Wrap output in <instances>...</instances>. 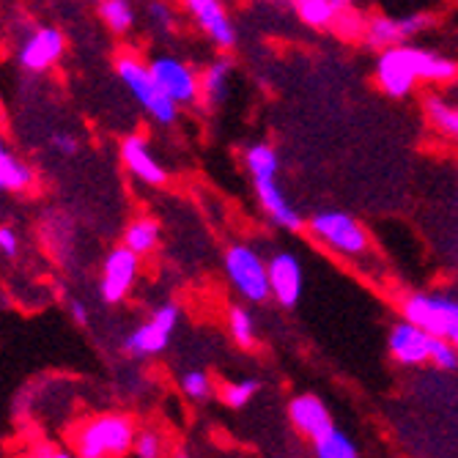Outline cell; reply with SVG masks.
<instances>
[{"label": "cell", "instance_id": "obj_26", "mask_svg": "<svg viewBox=\"0 0 458 458\" xmlns=\"http://www.w3.org/2000/svg\"><path fill=\"white\" fill-rule=\"evenodd\" d=\"M256 390H259V382H256V379H244V382L228 385V387L223 390V398H225V403H228V406L242 409L250 398L256 395Z\"/></svg>", "mask_w": 458, "mask_h": 458}, {"label": "cell", "instance_id": "obj_7", "mask_svg": "<svg viewBox=\"0 0 458 458\" xmlns=\"http://www.w3.org/2000/svg\"><path fill=\"white\" fill-rule=\"evenodd\" d=\"M154 80L159 82V89L168 94L176 105H190L198 99L200 94V80L195 77V72L179 61V58H171V55H159L148 64Z\"/></svg>", "mask_w": 458, "mask_h": 458}, {"label": "cell", "instance_id": "obj_25", "mask_svg": "<svg viewBox=\"0 0 458 458\" xmlns=\"http://www.w3.org/2000/svg\"><path fill=\"white\" fill-rule=\"evenodd\" d=\"M228 324H231V335L239 346L250 349L253 346V318H250V313L244 308H231L228 313Z\"/></svg>", "mask_w": 458, "mask_h": 458}, {"label": "cell", "instance_id": "obj_13", "mask_svg": "<svg viewBox=\"0 0 458 458\" xmlns=\"http://www.w3.org/2000/svg\"><path fill=\"white\" fill-rule=\"evenodd\" d=\"M269 285L280 305L294 308L302 294V269L291 253H277L269 261Z\"/></svg>", "mask_w": 458, "mask_h": 458}, {"label": "cell", "instance_id": "obj_23", "mask_svg": "<svg viewBox=\"0 0 458 458\" xmlns=\"http://www.w3.org/2000/svg\"><path fill=\"white\" fill-rule=\"evenodd\" d=\"M426 113H428V118L434 121V127H437V130H442L445 135L458 138V110H453L450 105H445V102L437 99V97H428V99H426Z\"/></svg>", "mask_w": 458, "mask_h": 458}, {"label": "cell", "instance_id": "obj_4", "mask_svg": "<svg viewBox=\"0 0 458 458\" xmlns=\"http://www.w3.org/2000/svg\"><path fill=\"white\" fill-rule=\"evenodd\" d=\"M403 316L409 324L426 329L431 338H442L458 349V302L447 297L411 294L403 302Z\"/></svg>", "mask_w": 458, "mask_h": 458}, {"label": "cell", "instance_id": "obj_32", "mask_svg": "<svg viewBox=\"0 0 458 458\" xmlns=\"http://www.w3.org/2000/svg\"><path fill=\"white\" fill-rule=\"evenodd\" d=\"M0 250H4V256H14L17 253V233L12 228H0Z\"/></svg>", "mask_w": 458, "mask_h": 458}, {"label": "cell", "instance_id": "obj_22", "mask_svg": "<svg viewBox=\"0 0 458 458\" xmlns=\"http://www.w3.org/2000/svg\"><path fill=\"white\" fill-rule=\"evenodd\" d=\"M313 445H316V455L318 458H357L360 455L354 442L344 431H338V428H332L327 437L316 439Z\"/></svg>", "mask_w": 458, "mask_h": 458}, {"label": "cell", "instance_id": "obj_34", "mask_svg": "<svg viewBox=\"0 0 458 458\" xmlns=\"http://www.w3.org/2000/svg\"><path fill=\"white\" fill-rule=\"evenodd\" d=\"M30 458H72V455H66L64 450H53V447H41L38 453H33Z\"/></svg>", "mask_w": 458, "mask_h": 458}, {"label": "cell", "instance_id": "obj_19", "mask_svg": "<svg viewBox=\"0 0 458 458\" xmlns=\"http://www.w3.org/2000/svg\"><path fill=\"white\" fill-rule=\"evenodd\" d=\"M33 184V171L17 157H12L6 148L0 151V187L6 192H22Z\"/></svg>", "mask_w": 458, "mask_h": 458}, {"label": "cell", "instance_id": "obj_27", "mask_svg": "<svg viewBox=\"0 0 458 458\" xmlns=\"http://www.w3.org/2000/svg\"><path fill=\"white\" fill-rule=\"evenodd\" d=\"M431 360L442 370H455L458 368V349L453 344L442 341V338H434L431 341Z\"/></svg>", "mask_w": 458, "mask_h": 458}, {"label": "cell", "instance_id": "obj_30", "mask_svg": "<svg viewBox=\"0 0 458 458\" xmlns=\"http://www.w3.org/2000/svg\"><path fill=\"white\" fill-rule=\"evenodd\" d=\"M135 450L140 458H159V437L154 431H143L138 434V442H135Z\"/></svg>", "mask_w": 458, "mask_h": 458}, {"label": "cell", "instance_id": "obj_8", "mask_svg": "<svg viewBox=\"0 0 458 458\" xmlns=\"http://www.w3.org/2000/svg\"><path fill=\"white\" fill-rule=\"evenodd\" d=\"M179 324V308L176 305H165L159 308L151 321H146L143 327H138L132 335L123 341V349L135 357H148V354H157L168 346L174 329Z\"/></svg>", "mask_w": 458, "mask_h": 458}, {"label": "cell", "instance_id": "obj_2", "mask_svg": "<svg viewBox=\"0 0 458 458\" xmlns=\"http://www.w3.org/2000/svg\"><path fill=\"white\" fill-rule=\"evenodd\" d=\"M138 442L135 426L123 414H102L82 426L74 437L80 458H115Z\"/></svg>", "mask_w": 458, "mask_h": 458}, {"label": "cell", "instance_id": "obj_21", "mask_svg": "<svg viewBox=\"0 0 458 458\" xmlns=\"http://www.w3.org/2000/svg\"><path fill=\"white\" fill-rule=\"evenodd\" d=\"M157 239H159V225L154 220L143 217L127 228V233H123V247L132 250L135 256H140V253H148V250L157 244Z\"/></svg>", "mask_w": 458, "mask_h": 458}, {"label": "cell", "instance_id": "obj_15", "mask_svg": "<svg viewBox=\"0 0 458 458\" xmlns=\"http://www.w3.org/2000/svg\"><path fill=\"white\" fill-rule=\"evenodd\" d=\"M379 82L382 89L390 94V97H406L414 86V72H411V64L406 58V47H393V50H385L382 58H379Z\"/></svg>", "mask_w": 458, "mask_h": 458}, {"label": "cell", "instance_id": "obj_16", "mask_svg": "<svg viewBox=\"0 0 458 458\" xmlns=\"http://www.w3.org/2000/svg\"><path fill=\"white\" fill-rule=\"evenodd\" d=\"M288 414H291V420H294V426L302 434H308L313 442L321 439V437H327L332 428H335V426H332V420H329L327 406L316 395H300V398H294V401H291V406H288Z\"/></svg>", "mask_w": 458, "mask_h": 458}, {"label": "cell", "instance_id": "obj_31", "mask_svg": "<svg viewBox=\"0 0 458 458\" xmlns=\"http://www.w3.org/2000/svg\"><path fill=\"white\" fill-rule=\"evenodd\" d=\"M50 143H53V148L61 151V154H77V138H72V135H66V132L53 135Z\"/></svg>", "mask_w": 458, "mask_h": 458}, {"label": "cell", "instance_id": "obj_17", "mask_svg": "<svg viewBox=\"0 0 458 458\" xmlns=\"http://www.w3.org/2000/svg\"><path fill=\"white\" fill-rule=\"evenodd\" d=\"M121 157H123V162H127V168L138 179H143L146 184H162L165 182L162 165L151 157V151H148V146H146L143 138L130 135L127 140L121 143Z\"/></svg>", "mask_w": 458, "mask_h": 458}, {"label": "cell", "instance_id": "obj_20", "mask_svg": "<svg viewBox=\"0 0 458 458\" xmlns=\"http://www.w3.org/2000/svg\"><path fill=\"white\" fill-rule=\"evenodd\" d=\"M228 74H231V64L228 61H217L209 69L203 72L200 77V91L209 105H220L225 99L228 91Z\"/></svg>", "mask_w": 458, "mask_h": 458}, {"label": "cell", "instance_id": "obj_11", "mask_svg": "<svg viewBox=\"0 0 458 458\" xmlns=\"http://www.w3.org/2000/svg\"><path fill=\"white\" fill-rule=\"evenodd\" d=\"M428 25V17L426 14H414V17H373L368 22V41L377 47H385V50H393V47H401V41L414 36L418 30H423Z\"/></svg>", "mask_w": 458, "mask_h": 458}, {"label": "cell", "instance_id": "obj_14", "mask_svg": "<svg viewBox=\"0 0 458 458\" xmlns=\"http://www.w3.org/2000/svg\"><path fill=\"white\" fill-rule=\"evenodd\" d=\"M187 12H192L200 30L209 36L215 45H220V47H233L236 45V30H233L225 9L217 4V0H190Z\"/></svg>", "mask_w": 458, "mask_h": 458}, {"label": "cell", "instance_id": "obj_1", "mask_svg": "<svg viewBox=\"0 0 458 458\" xmlns=\"http://www.w3.org/2000/svg\"><path fill=\"white\" fill-rule=\"evenodd\" d=\"M247 171L253 174V184H256V192H259V200L267 209V215L288 228V231H300L302 228V217L291 209L288 200L283 198L277 182H275V174H277V154L272 146L267 143H256L253 148L247 151Z\"/></svg>", "mask_w": 458, "mask_h": 458}, {"label": "cell", "instance_id": "obj_10", "mask_svg": "<svg viewBox=\"0 0 458 458\" xmlns=\"http://www.w3.org/2000/svg\"><path fill=\"white\" fill-rule=\"evenodd\" d=\"M61 53H64V33L55 28H38L22 41L20 64L28 72H45L61 58Z\"/></svg>", "mask_w": 458, "mask_h": 458}, {"label": "cell", "instance_id": "obj_28", "mask_svg": "<svg viewBox=\"0 0 458 458\" xmlns=\"http://www.w3.org/2000/svg\"><path fill=\"white\" fill-rule=\"evenodd\" d=\"M182 390L190 398H206L212 393V385H209V377H206V373L190 370V373H184V379H182Z\"/></svg>", "mask_w": 458, "mask_h": 458}, {"label": "cell", "instance_id": "obj_5", "mask_svg": "<svg viewBox=\"0 0 458 458\" xmlns=\"http://www.w3.org/2000/svg\"><path fill=\"white\" fill-rule=\"evenodd\" d=\"M225 272L233 288L250 302H264L272 294L269 285V267L259 259L256 250L247 244H233L225 253Z\"/></svg>", "mask_w": 458, "mask_h": 458}, {"label": "cell", "instance_id": "obj_18", "mask_svg": "<svg viewBox=\"0 0 458 458\" xmlns=\"http://www.w3.org/2000/svg\"><path fill=\"white\" fill-rule=\"evenodd\" d=\"M349 4H341V0H300L294 4V12L313 28H324V25H335L341 12Z\"/></svg>", "mask_w": 458, "mask_h": 458}, {"label": "cell", "instance_id": "obj_6", "mask_svg": "<svg viewBox=\"0 0 458 458\" xmlns=\"http://www.w3.org/2000/svg\"><path fill=\"white\" fill-rule=\"evenodd\" d=\"M308 225L316 239H321L344 256H362L368 250V233L346 212H318L310 217Z\"/></svg>", "mask_w": 458, "mask_h": 458}, {"label": "cell", "instance_id": "obj_12", "mask_svg": "<svg viewBox=\"0 0 458 458\" xmlns=\"http://www.w3.org/2000/svg\"><path fill=\"white\" fill-rule=\"evenodd\" d=\"M431 335L426 329L414 327L409 321H401L390 332V352L403 365H420L431 360Z\"/></svg>", "mask_w": 458, "mask_h": 458}, {"label": "cell", "instance_id": "obj_24", "mask_svg": "<svg viewBox=\"0 0 458 458\" xmlns=\"http://www.w3.org/2000/svg\"><path fill=\"white\" fill-rule=\"evenodd\" d=\"M99 14L102 20L107 22L110 30L115 33H123L130 25H132V6L123 4V0H105V4H99Z\"/></svg>", "mask_w": 458, "mask_h": 458}, {"label": "cell", "instance_id": "obj_9", "mask_svg": "<svg viewBox=\"0 0 458 458\" xmlns=\"http://www.w3.org/2000/svg\"><path fill=\"white\" fill-rule=\"evenodd\" d=\"M138 277V256L127 247H118L107 256L105 272H102V300L115 305L130 294V288Z\"/></svg>", "mask_w": 458, "mask_h": 458}, {"label": "cell", "instance_id": "obj_33", "mask_svg": "<svg viewBox=\"0 0 458 458\" xmlns=\"http://www.w3.org/2000/svg\"><path fill=\"white\" fill-rule=\"evenodd\" d=\"M72 318H74L77 324H89V310H86V305H82V302H72Z\"/></svg>", "mask_w": 458, "mask_h": 458}, {"label": "cell", "instance_id": "obj_29", "mask_svg": "<svg viewBox=\"0 0 458 458\" xmlns=\"http://www.w3.org/2000/svg\"><path fill=\"white\" fill-rule=\"evenodd\" d=\"M335 28H338L341 33H346V36H357L365 25H362V17H360L352 6H346V9L341 12V17H338ZM365 30H368V28H365Z\"/></svg>", "mask_w": 458, "mask_h": 458}, {"label": "cell", "instance_id": "obj_3", "mask_svg": "<svg viewBox=\"0 0 458 458\" xmlns=\"http://www.w3.org/2000/svg\"><path fill=\"white\" fill-rule=\"evenodd\" d=\"M118 77L123 80V86L132 91V97L148 110L159 123H174L176 121V102L159 89V82L154 80L151 69L140 64L135 55H121L118 58Z\"/></svg>", "mask_w": 458, "mask_h": 458}]
</instances>
